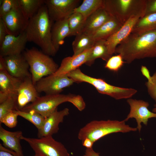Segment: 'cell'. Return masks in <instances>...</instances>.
Masks as SVG:
<instances>
[{
    "mask_svg": "<svg viewBox=\"0 0 156 156\" xmlns=\"http://www.w3.org/2000/svg\"><path fill=\"white\" fill-rule=\"evenodd\" d=\"M126 63L136 60L156 58V29L140 34L131 33L116 47Z\"/></svg>",
    "mask_w": 156,
    "mask_h": 156,
    "instance_id": "cell-1",
    "label": "cell"
},
{
    "mask_svg": "<svg viewBox=\"0 0 156 156\" xmlns=\"http://www.w3.org/2000/svg\"><path fill=\"white\" fill-rule=\"evenodd\" d=\"M52 21L44 4L29 20L25 31L28 42L35 43L42 52L49 56H54L57 53L51 41Z\"/></svg>",
    "mask_w": 156,
    "mask_h": 156,
    "instance_id": "cell-2",
    "label": "cell"
},
{
    "mask_svg": "<svg viewBox=\"0 0 156 156\" xmlns=\"http://www.w3.org/2000/svg\"><path fill=\"white\" fill-rule=\"evenodd\" d=\"M136 128L127 125L124 120H93L88 123L79 131L78 138L82 141L86 138L90 139L94 143L101 138L113 133H127L135 131Z\"/></svg>",
    "mask_w": 156,
    "mask_h": 156,
    "instance_id": "cell-3",
    "label": "cell"
},
{
    "mask_svg": "<svg viewBox=\"0 0 156 156\" xmlns=\"http://www.w3.org/2000/svg\"><path fill=\"white\" fill-rule=\"evenodd\" d=\"M67 75L75 83H88L93 86L100 93L108 95L116 100L128 99L137 92L135 89L115 86L108 83L102 79L89 76L83 73L79 68L70 72Z\"/></svg>",
    "mask_w": 156,
    "mask_h": 156,
    "instance_id": "cell-4",
    "label": "cell"
},
{
    "mask_svg": "<svg viewBox=\"0 0 156 156\" xmlns=\"http://www.w3.org/2000/svg\"><path fill=\"white\" fill-rule=\"evenodd\" d=\"M23 55L29 65L35 85L44 77L54 73L59 67L50 56L35 47L26 49Z\"/></svg>",
    "mask_w": 156,
    "mask_h": 156,
    "instance_id": "cell-5",
    "label": "cell"
},
{
    "mask_svg": "<svg viewBox=\"0 0 156 156\" xmlns=\"http://www.w3.org/2000/svg\"><path fill=\"white\" fill-rule=\"evenodd\" d=\"M147 0H104V7L122 25L131 16L145 15Z\"/></svg>",
    "mask_w": 156,
    "mask_h": 156,
    "instance_id": "cell-6",
    "label": "cell"
},
{
    "mask_svg": "<svg viewBox=\"0 0 156 156\" xmlns=\"http://www.w3.org/2000/svg\"><path fill=\"white\" fill-rule=\"evenodd\" d=\"M75 95L71 94H46L39 96L20 110L26 112L34 111L45 118L57 109L60 105L65 102L71 103Z\"/></svg>",
    "mask_w": 156,
    "mask_h": 156,
    "instance_id": "cell-7",
    "label": "cell"
},
{
    "mask_svg": "<svg viewBox=\"0 0 156 156\" xmlns=\"http://www.w3.org/2000/svg\"><path fill=\"white\" fill-rule=\"evenodd\" d=\"M21 139L29 144L37 156H70L64 145L55 140L52 136L38 138L23 136Z\"/></svg>",
    "mask_w": 156,
    "mask_h": 156,
    "instance_id": "cell-8",
    "label": "cell"
},
{
    "mask_svg": "<svg viewBox=\"0 0 156 156\" xmlns=\"http://www.w3.org/2000/svg\"><path fill=\"white\" fill-rule=\"evenodd\" d=\"M75 81L67 74L55 75L53 74L43 77L35 85L38 93L47 95L60 94L63 89L72 85Z\"/></svg>",
    "mask_w": 156,
    "mask_h": 156,
    "instance_id": "cell-9",
    "label": "cell"
},
{
    "mask_svg": "<svg viewBox=\"0 0 156 156\" xmlns=\"http://www.w3.org/2000/svg\"><path fill=\"white\" fill-rule=\"evenodd\" d=\"M80 0H44L49 16L55 22L68 18L81 2Z\"/></svg>",
    "mask_w": 156,
    "mask_h": 156,
    "instance_id": "cell-10",
    "label": "cell"
},
{
    "mask_svg": "<svg viewBox=\"0 0 156 156\" xmlns=\"http://www.w3.org/2000/svg\"><path fill=\"white\" fill-rule=\"evenodd\" d=\"M130 106V111L126 118L125 121L130 118H135L137 124V128L140 132L141 130L142 123L146 125L148 120L152 118H156V113L150 111L148 109L149 103L142 100L133 99L131 98L127 100Z\"/></svg>",
    "mask_w": 156,
    "mask_h": 156,
    "instance_id": "cell-11",
    "label": "cell"
},
{
    "mask_svg": "<svg viewBox=\"0 0 156 156\" xmlns=\"http://www.w3.org/2000/svg\"><path fill=\"white\" fill-rule=\"evenodd\" d=\"M2 19L8 34L15 36L25 31L29 21L19 6L12 10Z\"/></svg>",
    "mask_w": 156,
    "mask_h": 156,
    "instance_id": "cell-12",
    "label": "cell"
},
{
    "mask_svg": "<svg viewBox=\"0 0 156 156\" xmlns=\"http://www.w3.org/2000/svg\"><path fill=\"white\" fill-rule=\"evenodd\" d=\"M3 57L5 70L11 75L22 80L27 77H31L29 71V65L23 54Z\"/></svg>",
    "mask_w": 156,
    "mask_h": 156,
    "instance_id": "cell-13",
    "label": "cell"
},
{
    "mask_svg": "<svg viewBox=\"0 0 156 156\" xmlns=\"http://www.w3.org/2000/svg\"><path fill=\"white\" fill-rule=\"evenodd\" d=\"M141 17L139 15L131 16L117 31L106 40L108 51L111 56L115 53L117 46L132 33L135 23Z\"/></svg>",
    "mask_w": 156,
    "mask_h": 156,
    "instance_id": "cell-14",
    "label": "cell"
},
{
    "mask_svg": "<svg viewBox=\"0 0 156 156\" xmlns=\"http://www.w3.org/2000/svg\"><path fill=\"white\" fill-rule=\"evenodd\" d=\"M27 42L25 31L17 36L7 35L0 45V55L4 57L21 54Z\"/></svg>",
    "mask_w": 156,
    "mask_h": 156,
    "instance_id": "cell-15",
    "label": "cell"
},
{
    "mask_svg": "<svg viewBox=\"0 0 156 156\" xmlns=\"http://www.w3.org/2000/svg\"><path fill=\"white\" fill-rule=\"evenodd\" d=\"M31 77L23 80L17 92V108L20 110L30 103L34 102L39 96Z\"/></svg>",
    "mask_w": 156,
    "mask_h": 156,
    "instance_id": "cell-16",
    "label": "cell"
},
{
    "mask_svg": "<svg viewBox=\"0 0 156 156\" xmlns=\"http://www.w3.org/2000/svg\"><path fill=\"white\" fill-rule=\"evenodd\" d=\"M69 114V109L66 108L60 111L57 109L45 118L44 124L38 130V138L52 136L57 133L59 130V125L63 121L64 117Z\"/></svg>",
    "mask_w": 156,
    "mask_h": 156,
    "instance_id": "cell-17",
    "label": "cell"
},
{
    "mask_svg": "<svg viewBox=\"0 0 156 156\" xmlns=\"http://www.w3.org/2000/svg\"><path fill=\"white\" fill-rule=\"evenodd\" d=\"M92 48L76 55L65 57L62 60L60 66L53 74L62 75L67 74L78 68L88 61L92 50Z\"/></svg>",
    "mask_w": 156,
    "mask_h": 156,
    "instance_id": "cell-18",
    "label": "cell"
},
{
    "mask_svg": "<svg viewBox=\"0 0 156 156\" xmlns=\"http://www.w3.org/2000/svg\"><path fill=\"white\" fill-rule=\"evenodd\" d=\"M22 81L11 75L5 69L0 70V104L9 97L17 95Z\"/></svg>",
    "mask_w": 156,
    "mask_h": 156,
    "instance_id": "cell-19",
    "label": "cell"
},
{
    "mask_svg": "<svg viewBox=\"0 0 156 156\" xmlns=\"http://www.w3.org/2000/svg\"><path fill=\"white\" fill-rule=\"evenodd\" d=\"M112 16L104 7L101 8L86 18L82 32L92 35Z\"/></svg>",
    "mask_w": 156,
    "mask_h": 156,
    "instance_id": "cell-20",
    "label": "cell"
},
{
    "mask_svg": "<svg viewBox=\"0 0 156 156\" xmlns=\"http://www.w3.org/2000/svg\"><path fill=\"white\" fill-rule=\"evenodd\" d=\"M23 136L21 131L12 132L7 131L0 124V139L5 148L15 152L18 156H23L20 144Z\"/></svg>",
    "mask_w": 156,
    "mask_h": 156,
    "instance_id": "cell-21",
    "label": "cell"
},
{
    "mask_svg": "<svg viewBox=\"0 0 156 156\" xmlns=\"http://www.w3.org/2000/svg\"><path fill=\"white\" fill-rule=\"evenodd\" d=\"M68 18L55 22L51 30V38L53 47L57 53L65 38L69 36Z\"/></svg>",
    "mask_w": 156,
    "mask_h": 156,
    "instance_id": "cell-22",
    "label": "cell"
},
{
    "mask_svg": "<svg viewBox=\"0 0 156 156\" xmlns=\"http://www.w3.org/2000/svg\"><path fill=\"white\" fill-rule=\"evenodd\" d=\"M122 24L116 18L112 16L92 35L95 40L106 39L117 31Z\"/></svg>",
    "mask_w": 156,
    "mask_h": 156,
    "instance_id": "cell-23",
    "label": "cell"
},
{
    "mask_svg": "<svg viewBox=\"0 0 156 156\" xmlns=\"http://www.w3.org/2000/svg\"><path fill=\"white\" fill-rule=\"evenodd\" d=\"M95 41L92 35L85 33L76 36L72 43L73 55H77L92 48Z\"/></svg>",
    "mask_w": 156,
    "mask_h": 156,
    "instance_id": "cell-24",
    "label": "cell"
},
{
    "mask_svg": "<svg viewBox=\"0 0 156 156\" xmlns=\"http://www.w3.org/2000/svg\"><path fill=\"white\" fill-rule=\"evenodd\" d=\"M111 56L109 54L106 40H96L92 47L89 58L85 64L90 66L94 63L95 60L98 58H101L107 62Z\"/></svg>",
    "mask_w": 156,
    "mask_h": 156,
    "instance_id": "cell-25",
    "label": "cell"
},
{
    "mask_svg": "<svg viewBox=\"0 0 156 156\" xmlns=\"http://www.w3.org/2000/svg\"><path fill=\"white\" fill-rule=\"evenodd\" d=\"M156 29V12L145 15L135 23L132 33L140 34Z\"/></svg>",
    "mask_w": 156,
    "mask_h": 156,
    "instance_id": "cell-26",
    "label": "cell"
},
{
    "mask_svg": "<svg viewBox=\"0 0 156 156\" xmlns=\"http://www.w3.org/2000/svg\"><path fill=\"white\" fill-rule=\"evenodd\" d=\"M104 0H83L73 12L81 14L86 19L97 10L104 7Z\"/></svg>",
    "mask_w": 156,
    "mask_h": 156,
    "instance_id": "cell-27",
    "label": "cell"
},
{
    "mask_svg": "<svg viewBox=\"0 0 156 156\" xmlns=\"http://www.w3.org/2000/svg\"><path fill=\"white\" fill-rule=\"evenodd\" d=\"M18 1L21 9L29 20L44 4V0H18Z\"/></svg>",
    "mask_w": 156,
    "mask_h": 156,
    "instance_id": "cell-28",
    "label": "cell"
},
{
    "mask_svg": "<svg viewBox=\"0 0 156 156\" xmlns=\"http://www.w3.org/2000/svg\"><path fill=\"white\" fill-rule=\"evenodd\" d=\"M86 18L81 14L73 12L68 18L70 33L69 36H75L82 33Z\"/></svg>",
    "mask_w": 156,
    "mask_h": 156,
    "instance_id": "cell-29",
    "label": "cell"
},
{
    "mask_svg": "<svg viewBox=\"0 0 156 156\" xmlns=\"http://www.w3.org/2000/svg\"><path fill=\"white\" fill-rule=\"evenodd\" d=\"M16 112L18 116L31 123L35 126L38 130L41 128L44 124L45 118L34 111L26 112L17 110Z\"/></svg>",
    "mask_w": 156,
    "mask_h": 156,
    "instance_id": "cell-30",
    "label": "cell"
},
{
    "mask_svg": "<svg viewBox=\"0 0 156 156\" xmlns=\"http://www.w3.org/2000/svg\"><path fill=\"white\" fill-rule=\"evenodd\" d=\"M17 95L11 96L0 104V119L14 110H17Z\"/></svg>",
    "mask_w": 156,
    "mask_h": 156,
    "instance_id": "cell-31",
    "label": "cell"
},
{
    "mask_svg": "<svg viewBox=\"0 0 156 156\" xmlns=\"http://www.w3.org/2000/svg\"><path fill=\"white\" fill-rule=\"evenodd\" d=\"M126 63L120 54L112 56L106 62L105 67L114 72H118Z\"/></svg>",
    "mask_w": 156,
    "mask_h": 156,
    "instance_id": "cell-32",
    "label": "cell"
},
{
    "mask_svg": "<svg viewBox=\"0 0 156 156\" xmlns=\"http://www.w3.org/2000/svg\"><path fill=\"white\" fill-rule=\"evenodd\" d=\"M0 18L19 6L18 0H0Z\"/></svg>",
    "mask_w": 156,
    "mask_h": 156,
    "instance_id": "cell-33",
    "label": "cell"
},
{
    "mask_svg": "<svg viewBox=\"0 0 156 156\" xmlns=\"http://www.w3.org/2000/svg\"><path fill=\"white\" fill-rule=\"evenodd\" d=\"M18 116L16 110L12 111L0 119V123H3L10 128H14L16 126L17 123Z\"/></svg>",
    "mask_w": 156,
    "mask_h": 156,
    "instance_id": "cell-34",
    "label": "cell"
},
{
    "mask_svg": "<svg viewBox=\"0 0 156 156\" xmlns=\"http://www.w3.org/2000/svg\"><path fill=\"white\" fill-rule=\"evenodd\" d=\"M151 83L146 82L145 84L148 94L156 103V72L151 76Z\"/></svg>",
    "mask_w": 156,
    "mask_h": 156,
    "instance_id": "cell-35",
    "label": "cell"
},
{
    "mask_svg": "<svg viewBox=\"0 0 156 156\" xmlns=\"http://www.w3.org/2000/svg\"><path fill=\"white\" fill-rule=\"evenodd\" d=\"M71 103L80 111H82L86 107V104L83 99L79 95H76Z\"/></svg>",
    "mask_w": 156,
    "mask_h": 156,
    "instance_id": "cell-36",
    "label": "cell"
},
{
    "mask_svg": "<svg viewBox=\"0 0 156 156\" xmlns=\"http://www.w3.org/2000/svg\"><path fill=\"white\" fill-rule=\"evenodd\" d=\"M156 12V0H147L145 15Z\"/></svg>",
    "mask_w": 156,
    "mask_h": 156,
    "instance_id": "cell-37",
    "label": "cell"
},
{
    "mask_svg": "<svg viewBox=\"0 0 156 156\" xmlns=\"http://www.w3.org/2000/svg\"><path fill=\"white\" fill-rule=\"evenodd\" d=\"M8 34L3 21L2 18H0V45Z\"/></svg>",
    "mask_w": 156,
    "mask_h": 156,
    "instance_id": "cell-38",
    "label": "cell"
},
{
    "mask_svg": "<svg viewBox=\"0 0 156 156\" xmlns=\"http://www.w3.org/2000/svg\"><path fill=\"white\" fill-rule=\"evenodd\" d=\"M141 71L142 75L147 79L148 82L151 83L152 82L151 76H150L149 70L146 66H142L141 67Z\"/></svg>",
    "mask_w": 156,
    "mask_h": 156,
    "instance_id": "cell-39",
    "label": "cell"
},
{
    "mask_svg": "<svg viewBox=\"0 0 156 156\" xmlns=\"http://www.w3.org/2000/svg\"><path fill=\"white\" fill-rule=\"evenodd\" d=\"M100 153L95 152L92 148H86L83 156H100Z\"/></svg>",
    "mask_w": 156,
    "mask_h": 156,
    "instance_id": "cell-40",
    "label": "cell"
},
{
    "mask_svg": "<svg viewBox=\"0 0 156 156\" xmlns=\"http://www.w3.org/2000/svg\"><path fill=\"white\" fill-rule=\"evenodd\" d=\"M83 146L86 147V148H92L94 142L92 141L88 138H86L84 140L82 141Z\"/></svg>",
    "mask_w": 156,
    "mask_h": 156,
    "instance_id": "cell-41",
    "label": "cell"
},
{
    "mask_svg": "<svg viewBox=\"0 0 156 156\" xmlns=\"http://www.w3.org/2000/svg\"><path fill=\"white\" fill-rule=\"evenodd\" d=\"M0 156H17L14 155L10 153L7 152L0 151ZM33 156H37L35 155Z\"/></svg>",
    "mask_w": 156,
    "mask_h": 156,
    "instance_id": "cell-42",
    "label": "cell"
},
{
    "mask_svg": "<svg viewBox=\"0 0 156 156\" xmlns=\"http://www.w3.org/2000/svg\"><path fill=\"white\" fill-rule=\"evenodd\" d=\"M152 112L156 113V104L154 105V107L152 109Z\"/></svg>",
    "mask_w": 156,
    "mask_h": 156,
    "instance_id": "cell-43",
    "label": "cell"
}]
</instances>
